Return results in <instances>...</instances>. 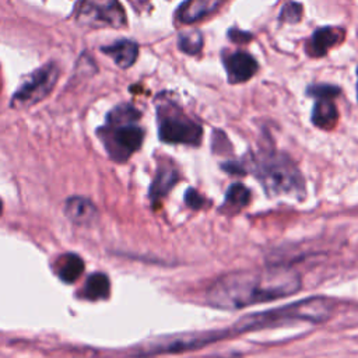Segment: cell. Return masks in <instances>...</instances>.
<instances>
[{
  "label": "cell",
  "mask_w": 358,
  "mask_h": 358,
  "mask_svg": "<svg viewBox=\"0 0 358 358\" xmlns=\"http://www.w3.org/2000/svg\"><path fill=\"white\" fill-rule=\"evenodd\" d=\"M255 173L268 194L303 196L305 183L294 161L282 154L262 155L255 164Z\"/></svg>",
  "instance_id": "cell-4"
},
{
  "label": "cell",
  "mask_w": 358,
  "mask_h": 358,
  "mask_svg": "<svg viewBox=\"0 0 358 358\" xmlns=\"http://www.w3.org/2000/svg\"><path fill=\"white\" fill-rule=\"evenodd\" d=\"M221 358H241L239 355H231V357H221Z\"/></svg>",
  "instance_id": "cell-23"
},
{
  "label": "cell",
  "mask_w": 358,
  "mask_h": 358,
  "mask_svg": "<svg viewBox=\"0 0 358 358\" xmlns=\"http://www.w3.org/2000/svg\"><path fill=\"white\" fill-rule=\"evenodd\" d=\"M357 95H358V83H357Z\"/></svg>",
  "instance_id": "cell-25"
},
{
  "label": "cell",
  "mask_w": 358,
  "mask_h": 358,
  "mask_svg": "<svg viewBox=\"0 0 358 358\" xmlns=\"http://www.w3.org/2000/svg\"><path fill=\"white\" fill-rule=\"evenodd\" d=\"M84 271V262L74 253H66L56 262L57 277L64 282H76Z\"/></svg>",
  "instance_id": "cell-15"
},
{
  "label": "cell",
  "mask_w": 358,
  "mask_h": 358,
  "mask_svg": "<svg viewBox=\"0 0 358 358\" xmlns=\"http://www.w3.org/2000/svg\"><path fill=\"white\" fill-rule=\"evenodd\" d=\"M158 134L164 143L197 145L201 140V127L180 115L179 112H159L158 113Z\"/></svg>",
  "instance_id": "cell-7"
},
{
  "label": "cell",
  "mask_w": 358,
  "mask_h": 358,
  "mask_svg": "<svg viewBox=\"0 0 358 358\" xmlns=\"http://www.w3.org/2000/svg\"><path fill=\"white\" fill-rule=\"evenodd\" d=\"M59 78V67L55 63H48L27 77L22 85L18 87L11 98L10 105L14 109L29 108L49 95Z\"/></svg>",
  "instance_id": "cell-5"
},
{
  "label": "cell",
  "mask_w": 358,
  "mask_h": 358,
  "mask_svg": "<svg viewBox=\"0 0 358 358\" xmlns=\"http://www.w3.org/2000/svg\"><path fill=\"white\" fill-rule=\"evenodd\" d=\"M344 38V31L340 28L333 27H324L319 28L313 32L309 45L308 52L312 56H324L330 48L337 45Z\"/></svg>",
  "instance_id": "cell-10"
},
{
  "label": "cell",
  "mask_w": 358,
  "mask_h": 358,
  "mask_svg": "<svg viewBox=\"0 0 358 358\" xmlns=\"http://www.w3.org/2000/svg\"><path fill=\"white\" fill-rule=\"evenodd\" d=\"M185 200H186V204L192 208H200L204 204V199L194 189H187L185 194Z\"/></svg>",
  "instance_id": "cell-21"
},
{
  "label": "cell",
  "mask_w": 358,
  "mask_h": 358,
  "mask_svg": "<svg viewBox=\"0 0 358 358\" xmlns=\"http://www.w3.org/2000/svg\"><path fill=\"white\" fill-rule=\"evenodd\" d=\"M302 15V6L298 3H288L282 7L280 20L285 22H298Z\"/></svg>",
  "instance_id": "cell-19"
},
{
  "label": "cell",
  "mask_w": 358,
  "mask_h": 358,
  "mask_svg": "<svg viewBox=\"0 0 358 358\" xmlns=\"http://www.w3.org/2000/svg\"><path fill=\"white\" fill-rule=\"evenodd\" d=\"M178 45L180 50L189 55H196L200 52L203 46V38L199 31H190V32H183L180 34L178 39Z\"/></svg>",
  "instance_id": "cell-18"
},
{
  "label": "cell",
  "mask_w": 358,
  "mask_h": 358,
  "mask_svg": "<svg viewBox=\"0 0 358 358\" xmlns=\"http://www.w3.org/2000/svg\"><path fill=\"white\" fill-rule=\"evenodd\" d=\"M234 42H246L250 39V34L248 32H241V31H236V29H232L229 31V35H228Z\"/></svg>",
  "instance_id": "cell-22"
},
{
  "label": "cell",
  "mask_w": 358,
  "mask_h": 358,
  "mask_svg": "<svg viewBox=\"0 0 358 358\" xmlns=\"http://www.w3.org/2000/svg\"><path fill=\"white\" fill-rule=\"evenodd\" d=\"M250 201V192L242 183H234L225 193L222 211L227 214H235L243 207H246Z\"/></svg>",
  "instance_id": "cell-17"
},
{
  "label": "cell",
  "mask_w": 358,
  "mask_h": 358,
  "mask_svg": "<svg viewBox=\"0 0 358 358\" xmlns=\"http://www.w3.org/2000/svg\"><path fill=\"white\" fill-rule=\"evenodd\" d=\"M101 50L120 69H129L138 56V45L130 39H119L112 45L101 48Z\"/></svg>",
  "instance_id": "cell-9"
},
{
  "label": "cell",
  "mask_w": 358,
  "mask_h": 358,
  "mask_svg": "<svg viewBox=\"0 0 358 358\" xmlns=\"http://www.w3.org/2000/svg\"><path fill=\"white\" fill-rule=\"evenodd\" d=\"M221 1L222 0H187L179 7L178 18L185 24L199 21L217 10Z\"/></svg>",
  "instance_id": "cell-12"
},
{
  "label": "cell",
  "mask_w": 358,
  "mask_h": 358,
  "mask_svg": "<svg viewBox=\"0 0 358 358\" xmlns=\"http://www.w3.org/2000/svg\"><path fill=\"white\" fill-rule=\"evenodd\" d=\"M109 292H110V282L108 275L103 273H94L87 278L81 289V296L90 301H99V299L108 298Z\"/></svg>",
  "instance_id": "cell-16"
},
{
  "label": "cell",
  "mask_w": 358,
  "mask_h": 358,
  "mask_svg": "<svg viewBox=\"0 0 358 358\" xmlns=\"http://www.w3.org/2000/svg\"><path fill=\"white\" fill-rule=\"evenodd\" d=\"M333 309V302L329 298L313 296L309 299H302L287 306L277 308L274 310L259 312L242 317V320L232 329L238 333L253 331L263 327L281 326L292 322H313L319 323L326 320Z\"/></svg>",
  "instance_id": "cell-3"
},
{
  "label": "cell",
  "mask_w": 358,
  "mask_h": 358,
  "mask_svg": "<svg viewBox=\"0 0 358 358\" xmlns=\"http://www.w3.org/2000/svg\"><path fill=\"white\" fill-rule=\"evenodd\" d=\"M338 112L330 98H317L312 112V122L320 129H333L337 123Z\"/></svg>",
  "instance_id": "cell-14"
},
{
  "label": "cell",
  "mask_w": 358,
  "mask_h": 358,
  "mask_svg": "<svg viewBox=\"0 0 358 358\" xmlns=\"http://www.w3.org/2000/svg\"><path fill=\"white\" fill-rule=\"evenodd\" d=\"M228 81L232 84L248 81L257 71V62L246 52H235L224 57Z\"/></svg>",
  "instance_id": "cell-8"
},
{
  "label": "cell",
  "mask_w": 358,
  "mask_h": 358,
  "mask_svg": "<svg viewBox=\"0 0 358 358\" xmlns=\"http://www.w3.org/2000/svg\"><path fill=\"white\" fill-rule=\"evenodd\" d=\"M138 117L134 106L122 103L108 113L105 124L98 129V136L112 159L123 162L141 147L144 130L137 124Z\"/></svg>",
  "instance_id": "cell-2"
},
{
  "label": "cell",
  "mask_w": 358,
  "mask_h": 358,
  "mask_svg": "<svg viewBox=\"0 0 358 358\" xmlns=\"http://www.w3.org/2000/svg\"><path fill=\"white\" fill-rule=\"evenodd\" d=\"M340 90L337 87H331V85H313L308 88V94L317 98H330L333 99L336 95H338Z\"/></svg>",
  "instance_id": "cell-20"
},
{
  "label": "cell",
  "mask_w": 358,
  "mask_h": 358,
  "mask_svg": "<svg viewBox=\"0 0 358 358\" xmlns=\"http://www.w3.org/2000/svg\"><path fill=\"white\" fill-rule=\"evenodd\" d=\"M301 275L289 266L242 270L217 278L207 289V303L218 309H241L296 294Z\"/></svg>",
  "instance_id": "cell-1"
},
{
  "label": "cell",
  "mask_w": 358,
  "mask_h": 358,
  "mask_svg": "<svg viewBox=\"0 0 358 358\" xmlns=\"http://www.w3.org/2000/svg\"><path fill=\"white\" fill-rule=\"evenodd\" d=\"M178 180L179 173L176 168L171 164H161L150 187V199L152 200V203L159 201Z\"/></svg>",
  "instance_id": "cell-11"
},
{
  "label": "cell",
  "mask_w": 358,
  "mask_h": 358,
  "mask_svg": "<svg viewBox=\"0 0 358 358\" xmlns=\"http://www.w3.org/2000/svg\"><path fill=\"white\" fill-rule=\"evenodd\" d=\"M77 20L90 28H122L126 25V14L119 0H83Z\"/></svg>",
  "instance_id": "cell-6"
},
{
  "label": "cell",
  "mask_w": 358,
  "mask_h": 358,
  "mask_svg": "<svg viewBox=\"0 0 358 358\" xmlns=\"http://www.w3.org/2000/svg\"><path fill=\"white\" fill-rule=\"evenodd\" d=\"M1 211H3V201H1V199H0V214H1Z\"/></svg>",
  "instance_id": "cell-24"
},
{
  "label": "cell",
  "mask_w": 358,
  "mask_h": 358,
  "mask_svg": "<svg viewBox=\"0 0 358 358\" xmlns=\"http://www.w3.org/2000/svg\"><path fill=\"white\" fill-rule=\"evenodd\" d=\"M64 211L66 215L76 224H90L91 221L95 220L96 215V210L92 201L81 196L70 197L66 201Z\"/></svg>",
  "instance_id": "cell-13"
}]
</instances>
